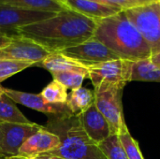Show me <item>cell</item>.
<instances>
[{
  "label": "cell",
  "mask_w": 160,
  "mask_h": 159,
  "mask_svg": "<svg viewBox=\"0 0 160 159\" xmlns=\"http://www.w3.org/2000/svg\"><path fill=\"white\" fill-rule=\"evenodd\" d=\"M97 24L98 21L66 7L52 18L17 29L16 35L55 52L94 37Z\"/></svg>",
  "instance_id": "cell-1"
},
{
  "label": "cell",
  "mask_w": 160,
  "mask_h": 159,
  "mask_svg": "<svg viewBox=\"0 0 160 159\" xmlns=\"http://www.w3.org/2000/svg\"><path fill=\"white\" fill-rule=\"evenodd\" d=\"M94 38L112 51L119 58L137 61L150 58L151 50L142 34L124 10L98 21Z\"/></svg>",
  "instance_id": "cell-2"
},
{
  "label": "cell",
  "mask_w": 160,
  "mask_h": 159,
  "mask_svg": "<svg viewBox=\"0 0 160 159\" xmlns=\"http://www.w3.org/2000/svg\"><path fill=\"white\" fill-rule=\"evenodd\" d=\"M43 127L60 139V145L56 149L44 154L64 159H108L98 144L85 133L80 115H74L69 111L49 115Z\"/></svg>",
  "instance_id": "cell-3"
},
{
  "label": "cell",
  "mask_w": 160,
  "mask_h": 159,
  "mask_svg": "<svg viewBox=\"0 0 160 159\" xmlns=\"http://www.w3.org/2000/svg\"><path fill=\"white\" fill-rule=\"evenodd\" d=\"M125 86L126 84L101 82L94 87L95 105L109 123L112 134L118 136L129 131L125 121L122 101Z\"/></svg>",
  "instance_id": "cell-4"
},
{
  "label": "cell",
  "mask_w": 160,
  "mask_h": 159,
  "mask_svg": "<svg viewBox=\"0 0 160 159\" xmlns=\"http://www.w3.org/2000/svg\"><path fill=\"white\" fill-rule=\"evenodd\" d=\"M124 12L149 45L152 55L160 52V5L158 0L125 9Z\"/></svg>",
  "instance_id": "cell-5"
},
{
  "label": "cell",
  "mask_w": 160,
  "mask_h": 159,
  "mask_svg": "<svg viewBox=\"0 0 160 159\" xmlns=\"http://www.w3.org/2000/svg\"><path fill=\"white\" fill-rule=\"evenodd\" d=\"M42 127L35 123L0 122V153L6 157L18 156L21 146Z\"/></svg>",
  "instance_id": "cell-6"
},
{
  "label": "cell",
  "mask_w": 160,
  "mask_h": 159,
  "mask_svg": "<svg viewBox=\"0 0 160 159\" xmlns=\"http://www.w3.org/2000/svg\"><path fill=\"white\" fill-rule=\"evenodd\" d=\"M60 52L86 67L111 60L121 59L112 51L94 37L79 45L65 49Z\"/></svg>",
  "instance_id": "cell-7"
},
{
  "label": "cell",
  "mask_w": 160,
  "mask_h": 159,
  "mask_svg": "<svg viewBox=\"0 0 160 159\" xmlns=\"http://www.w3.org/2000/svg\"><path fill=\"white\" fill-rule=\"evenodd\" d=\"M51 52L31 39L13 35L10 44L0 49V60H17L38 64Z\"/></svg>",
  "instance_id": "cell-8"
},
{
  "label": "cell",
  "mask_w": 160,
  "mask_h": 159,
  "mask_svg": "<svg viewBox=\"0 0 160 159\" xmlns=\"http://www.w3.org/2000/svg\"><path fill=\"white\" fill-rule=\"evenodd\" d=\"M130 60L115 59L89 67L88 79L91 80L94 87L101 82H109L114 84H127L129 82Z\"/></svg>",
  "instance_id": "cell-9"
},
{
  "label": "cell",
  "mask_w": 160,
  "mask_h": 159,
  "mask_svg": "<svg viewBox=\"0 0 160 159\" xmlns=\"http://www.w3.org/2000/svg\"><path fill=\"white\" fill-rule=\"evenodd\" d=\"M54 12L27 9L0 4V30L16 31L19 28L47 20L55 15Z\"/></svg>",
  "instance_id": "cell-10"
},
{
  "label": "cell",
  "mask_w": 160,
  "mask_h": 159,
  "mask_svg": "<svg viewBox=\"0 0 160 159\" xmlns=\"http://www.w3.org/2000/svg\"><path fill=\"white\" fill-rule=\"evenodd\" d=\"M2 90L4 95L10 98L13 102L40 112L48 116L64 113L68 111L66 104H49L45 102L40 94H30L5 87H3Z\"/></svg>",
  "instance_id": "cell-11"
},
{
  "label": "cell",
  "mask_w": 160,
  "mask_h": 159,
  "mask_svg": "<svg viewBox=\"0 0 160 159\" xmlns=\"http://www.w3.org/2000/svg\"><path fill=\"white\" fill-rule=\"evenodd\" d=\"M80 119L85 133L98 144L113 135L109 123L98 110L95 103L80 114Z\"/></svg>",
  "instance_id": "cell-12"
},
{
  "label": "cell",
  "mask_w": 160,
  "mask_h": 159,
  "mask_svg": "<svg viewBox=\"0 0 160 159\" xmlns=\"http://www.w3.org/2000/svg\"><path fill=\"white\" fill-rule=\"evenodd\" d=\"M60 145V139L44 127L32 135L20 148L18 156L33 158L44 153L51 152Z\"/></svg>",
  "instance_id": "cell-13"
},
{
  "label": "cell",
  "mask_w": 160,
  "mask_h": 159,
  "mask_svg": "<svg viewBox=\"0 0 160 159\" xmlns=\"http://www.w3.org/2000/svg\"><path fill=\"white\" fill-rule=\"evenodd\" d=\"M66 7L81 13L88 18L99 21L112 17L123 11V9L101 4L92 0H61Z\"/></svg>",
  "instance_id": "cell-14"
},
{
  "label": "cell",
  "mask_w": 160,
  "mask_h": 159,
  "mask_svg": "<svg viewBox=\"0 0 160 159\" xmlns=\"http://www.w3.org/2000/svg\"><path fill=\"white\" fill-rule=\"evenodd\" d=\"M37 65L42 67L50 73L72 71L85 74L88 78V68L86 67L81 65L71 58L67 57L60 52H51L45 59Z\"/></svg>",
  "instance_id": "cell-15"
},
{
  "label": "cell",
  "mask_w": 160,
  "mask_h": 159,
  "mask_svg": "<svg viewBox=\"0 0 160 159\" xmlns=\"http://www.w3.org/2000/svg\"><path fill=\"white\" fill-rule=\"evenodd\" d=\"M131 81L160 82V67L154 65L150 58L132 61L129 75Z\"/></svg>",
  "instance_id": "cell-16"
},
{
  "label": "cell",
  "mask_w": 160,
  "mask_h": 159,
  "mask_svg": "<svg viewBox=\"0 0 160 159\" xmlns=\"http://www.w3.org/2000/svg\"><path fill=\"white\" fill-rule=\"evenodd\" d=\"M94 103V91L82 86L78 89L71 90V92L68 94L66 106L72 114L80 115Z\"/></svg>",
  "instance_id": "cell-17"
},
{
  "label": "cell",
  "mask_w": 160,
  "mask_h": 159,
  "mask_svg": "<svg viewBox=\"0 0 160 159\" xmlns=\"http://www.w3.org/2000/svg\"><path fill=\"white\" fill-rule=\"evenodd\" d=\"M0 4L54 13L66 8L61 0H0Z\"/></svg>",
  "instance_id": "cell-18"
},
{
  "label": "cell",
  "mask_w": 160,
  "mask_h": 159,
  "mask_svg": "<svg viewBox=\"0 0 160 159\" xmlns=\"http://www.w3.org/2000/svg\"><path fill=\"white\" fill-rule=\"evenodd\" d=\"M0 122H9L18 124H30V122L7 96L0 98Z\"/></svg>",
  "instance_id": "cell-19"
},
{
  "label": "cell",
  "mask_w": 160,
  "mask_h": 159,
  "mask_svg": "<svg viewBox=\"0 0 160 159\" xmlns=\"http://www.w3.org/2000/svg\"><path fill=\"white\" fill-rule=\"evenodd\" d=\"M67 88L55 80H52L40 93L45 102L49 104H66L68 98Z\"/></svg>",
  "instance_id": "cell-20"
},
{
  "label": "cell",
  "mask_w": 160,
  "mask_h": 159,
  "mask_svg": "<svg viewBox=\"0 0 160 159\" xmlns=\"http://www.w3.org/2000/svg\"><path fill=\"white\" fill-rule=\"evenodd\" d=\"M98 146L108 159H129L118 135L110 136L108 139L98 143Z\"/></svg>",
  "instance_id": "cell-21"
},
{
  "label": "cell",
  "mask_w": 160,
  "mask_h": 159,
  "mask_svg": "<svg viewBox=\"0 0 160 159\" xmlns=\"http://www.w3.org/2000/svg\"><path fill=\"white\" fill-rule=\"evenodd\" d=\"M51 74L52 75L53 80L62 83L67 89L68 88L71 90H75L82 87L84 79L87 78L85 74L79 73V72H72V71L53 72Z\"/></svg>",
  "instance_id": "cell-22"
},
{
  "label": "cell",
  "mask_w": 160,
  "mask_h": 159,
  "mask_svg": "<svg viewBox=\"0 0 160 159\" xmlns=\"http://www.w3.org/2000/svg\"><path fill=\"white\" fill-rule=\"evenodd\" d=\"M34 64L17 60H0V83L8 78L30 67Z\"/></svg>",
  "instance_id": "cell-23"
},
{
  "label": "cell",
  "mask_w": 160,
  "mask_h": 159,
  "mask_svg": "<svg viewBox=\"0 0 160 159\" xmlns=\"http://www.w3.org/2000/svg\"><path fill=\"white\" fill-rule=\"evenodd\" d=\"M120 142L128 155V157L129 159H144L142 157V154L141 152L140 146L138 142L133 139L130 132H127L125 134H122L119 136Z\"/></svg>",
  "instance_id": "cell-24"
},
{
  "label": "cell",
  "mask_w": 160,
  "mask_h": 159,
  "mask_svg": "<svg viewBox=\"0 0 160 159\" xmlns=\"http://www.w3.org/2000/svg\"><path fill=\"white\" fill-rule=\"evenodd\" d=\"M92 1H96V2L101 3V4L112 6V7H119V8L125 10V9L131 8L134 7L148 4V3H151V2H154L157 0H92Z\"/></svg>",
  "instance_id": "cell-25"
},
{
  "label": "cell",
  "mask_w": 160,
  "mask_h": 159,
  "mask_svg": "<svg viewBox=\"0 0 160 159\" xmlns=\"http://www.w3.org/2000/svg\"><path fill=\"white\" fill-rule=\"evenodd\" d=\"M11 40H12V36H8V34L0 30V49L5 48L6 46L10 44Z\"/></svg>",
  "instance_id": "cell-26"
},
{
  "label": "cell",
  "mask_w": 160,
  "mask_h": 159,
  "mask_svg": "<svg viewBox=\"0 0 160 159\" xmlns=\"http://www.w3.org/2000/svg\"><path fill=\"white\" fill-rule=\"evenodd\" d=\"M30 159H64L60 157H56V156H51V155H47V154H41L39 156H37L33 158Z\"/></svg>",
  "instance_id": "cell-27"
},
{
  "label": "cell",
  "mask_w": 160,
  "mask_h": 159,
  "mask_svg": "<svg viewBox=\"0 0 160 159\" xmlns=\"http://www.w3.org/2000/svg\"><path fill=\"white\" fill-rule=\"evenodd\" d=\"M150 60H151V62H152L154 65H156V66H158V67H160V52H158L156 53V54L151 55Z\"/></svg>",
  "instance_id": "cell-28"
},
{
  "label": "cell",
  "mask_w": 160,
  "mask_h": 159,
  "mask_svg": "<svg viewBox=\"0 0 160 159\" xmlns=\"http://www.w3.org/2000/svg\"><path fill=\"white\" fill-rule=\"evenodd\" d=\"M5 159H29V158L22 157H20V156H15V157H6Z\"/></svg>",
  "instance_id": "cell-29"
},
{
  "label": "cell",
  "mask_w": 160,
  "mask_h": 159,
  "mask_svg": "<svg viewBox=\"0 0 160 159\" xmlns=\"http://www.w3.org/2000/svg\"><path fill=\"white\" fill-rule=\"evenodd\" d=\"M2 89H3V87L0 85V98L4 96V93H3V90H2Z\"/></svg>",
  "instance_id": "cell-30"
},
{
  "label": "cell",
  "mask_w": 160,
  "mask_h": 159,
  "mask_svg": "<svg viewBox=\"0 0 160 159\" xmlns=\"http://www.w3.org/2000/svg\"><path fill=\"white\" fill-rule=\"evenodd\" d=\"M5 157H6V156H4L3 154H1V153H0V159H4Z\"/></svg>",
  "instance_id": "cell-31"
},
{
  "label": "cell",
  "mask_w": 160,
  "mask_h": 159,
  "mask_svg": "<svg viewBox=\"0 0 160 159\" xmlns=\"http://www.w3.org/2000/svg\"><path fill=\"white\" fill-rule=\"evenodd\" d=\"M158 2H159V5H160V0H158Z\"/></svg>",
  "instance_id": "cell-32"
}]
</instances>
